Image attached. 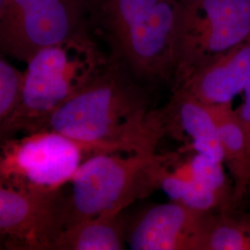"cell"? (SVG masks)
<instances>
[{
  "label": "cell",
  "instance_id": "cell-1",
  "mask_svg": "<svg viewBox=\"0 0 250 250\" xmlns=\"http://www.w3.org/2000/svg\"><path fill=\"white\" fill-rule=\"evenodd\" d=\"M141 82L111 54L107 65L35 132L55 131L101 153H157L165 129L161 109H149Z\"/></svg>",
  "mask_w": 250,
  "mask_h": 250
},
{
  "label": "cell",
  "instance_id": "cell-2",
  "mask_svg": "<svg viewBox=\"0 0 250 250\" xmlns=\"http://www.w3.org/2000/svg\"><path fill=\"white\" fill-rule=\"evenodd\" d=\"M180 0H97L95 27L142 82L172 83Z\"/></svg>",
  "mask_w": 250,
  "mask_h": 250
},
{
  "label": "cell",
  "instance_id": "cell-3",
  "mask_svg": "<svg viewBox=\"0 0 250 250\" xmlns=\"http://www.w3.org/2000/svg\"><path fill=\"white\" fill-rule=\"evenodd\" d=\"M90 30L45 47L27 64L23 99L0 125L1 141L19 132L33 133L63 103L87 84L108 62Z\"/></svg>",
  "mask_w": 250,
  "mask_h": 250
},
{
  "label": "cell",
  "instance_id": "cell-4",
  "mask_svg": "<svg viewBox=\"0 0 250 250\" xmlns=\"http://www.w3.org/2000/svg\"><path fill=\"white\" fill-rule=\"evenodd\" d=\"M159 158V153L115 152L86 159L71 181L66 228L99 215L122 213L136 199L151 194Z\"/></svg>",
  "mask_w": 250,
  "mask_h": 250
},
{
  "label": "cell",
  "instance_id": "cell-5",
  "mask_svg": "<svg viewBox=\"0 0 250 250\" xmlns=\"http://www.w3.org/2000/svg\"><path fill=\"white\" fill-rule=\"evenodd\" d=\"M250 36V0H180L172 90Z\"/></svg>",
  "mask_w": 250,
  "mask_h": 250
},
{
  "label": "cell",
  "instance_id": "cell-6",
  "mask_svg": "<svg viewBox=\"0 0 250 250\" xmlns=\"http://www.w3.org/2000/svg\"><path fill=\"white\" fill-rule=\"evenodd\" d=\"M97 0H0V49L27 63L45 47L95 27Z\"/></svg>",
  "mask_w": 250,
  "mask_h": 250
},
{
  "label": "cell",
  "instance_id": "cell-7",
  "mask_svg": "<svg viewBox=\"0 0 250 250\" xmlns=\"http://www.w3.org/2000/svg\"><path fill=\"white\" fill-rule=\"evenodd\" d=\"M0 186L55 191L71 183L81 164L99 154L95 146L50 130L1 141Z\"/></svg>",
  "mask_w": 250,
  "mask_h": 250
},
{
  "label": "cell",
  "instance_id": "cell-8",
  "mask_svg": "<svg viewBox=\"0 0 250 250\" xmlns=\"http://www.w3.org/2000/svg\"><path fill=\"white\" fill-rule=\"evenodd\" d=\"M62 188L31 191L0 186V235L12 250H55L66 228Z\"/></svg>",
  "mask_w": 250,
  "mask_h": 250
},
{
  "label": "cell",
  "instance_id": "cell-9",
  "mask_svg": "<svg viewBox=\"0 0 250 250\" xmlns=\"http://www.w3.org/2000/svg\"><path fill=\"white\" fill-rule=\"evenodd\" d=\"M213 212L174 201L152 206L126 228V242L133 250H203Z\"/></svg>",
  "mask_w": 250,
  "mask_h": 250
},
{
  "label": "cell",
  "instance_id": "cell-10",
  "mask_svg": "<svg viewBox=\"0 0 250 250\" xmlns=\"http://www.w3.org/2000/svg\"><path fill=\"white\" fill-rule=\"evenodd\" d=\"M160 109L165 136L183 143L181 151L197 152L216 162H224L214 118L207 104L177 89Z\"/></svg>",
  "mask_w": 250,
  "mask_h": 250
},
{
  "label": "cell",
  "instance_id": "cell-11",
  "mask_svg": "<svg viewBox=\"0 0 250 250\" xmlns=\"http://www.w3.org/2000/svg\"><path fill=\"white\" fill-rule=\"evenodd\" d=\"M250 79V36L197 69L173 90H183L207 105L223 104L232 102Z\"/></svg>",
  "mask_w": 250,
  "mask_h": 250
},
{
  "label": "cell",
  "instance_id": "cell-12",
  "mask_svg": "<svg viewBox=\"0 0 250 250\" xmlns=\"http://www.w3.org/2000/svg\"><path fill=\"white\" fill-rule=\"evenodd\" d=\"M214 118L219 141L233 180V199L238 204L250 188V167L247 141L232 102L208 105Z\"/></svg>",
  "mask_w": 250,
  "mask_h": 250
},
{
  "label": "cell",
  "instance_id": "cell-13",
  "mask_svg": "<svg viewBox=\"0 0 250 250\" xmlns=\"http://www.w3.org/2000/svg\"><path fill=\"white\" fill-rule=\"evenodd\" d=\"M126 226L121 213H106L67 227L55 250H125Z\"/></svg>",
  "mask_w": 250,
  "mask_h": 250
},
{
  "label": "cell",
  "instance_id": "cell-14",
  "mask_svg": "<svg viewBox=\"0 0 250 250\" xmlns=\"http://www.w3.org/2000/svg\"><path fill=\"white\" fill-rule=\"evenodd\" d=\"M203 250H250V217L213 212Z\"/></svg>",
  "mask_w": 250,
  "mask_h": 250
},
{
  "label": "cell",
  "instance_id": "cell-15",
  "mask_svg": "<svg viewBox=\"0 0 250 250\" xmlns=\"http://www.w3.org/2000/svg\"><path fill=\"white\" fill-rule=\"evenodd\" d=\"M25 85V74L0 59V125L8 122L21 106Z\"/></svg>",
  "mask_w": 250,
  "mask_h": 250
},
{
  "label": "cell",
  "instance_id": "cell-16",
  "mask_svg": "<svg viewBox=\"0 0 250 250\" xmlns=\"http://www.w3.org/2000/svg\"><path fill=\"white\" fill-rule=\"evenodd\" d=\"M243 92L245 94V99L241 105L235 110L246 135L248 159L250 167V79L248 82L247 85L245 86Z\"/></svg>",
  "mask_w": 250,
  "mask_h": 250
}]
</instances>
